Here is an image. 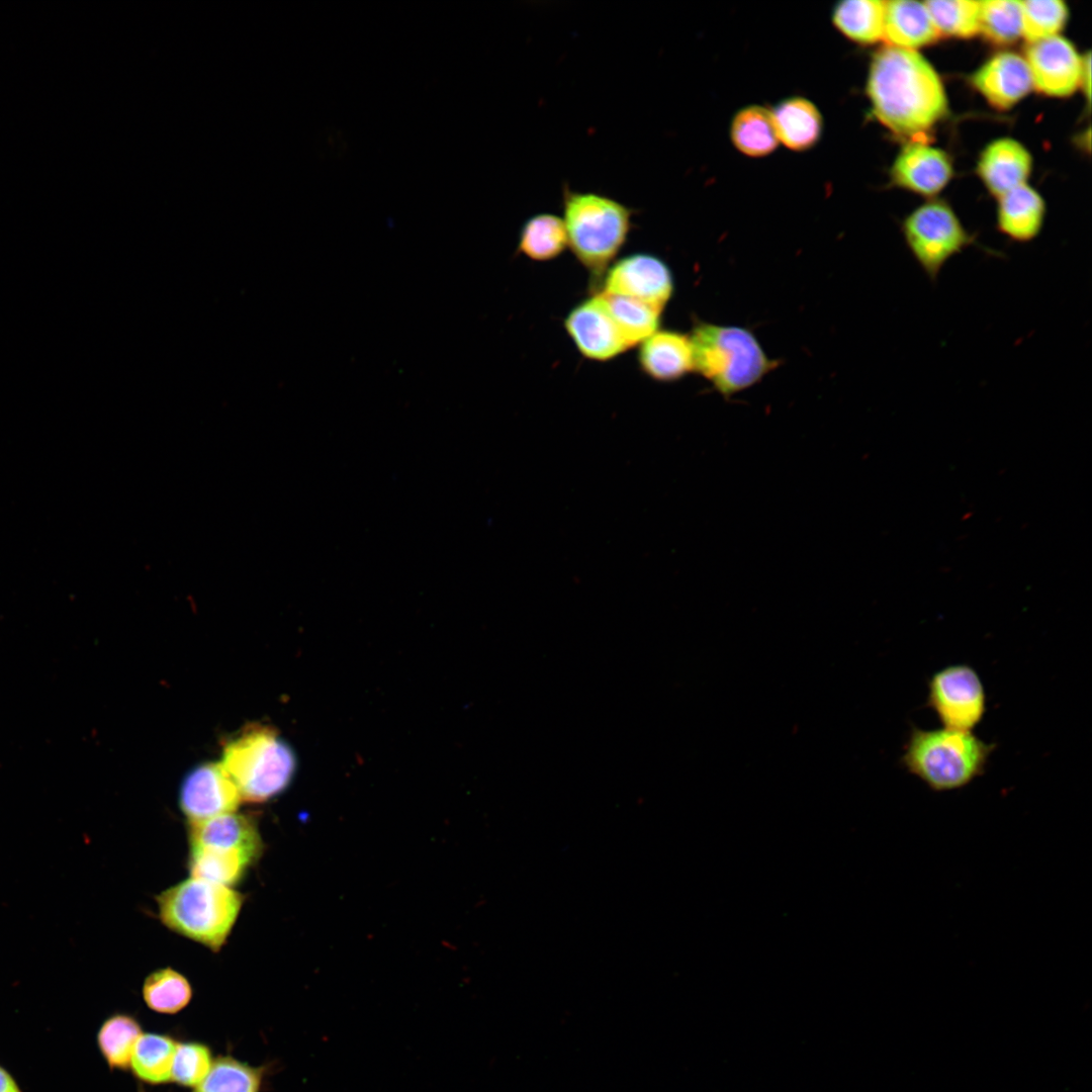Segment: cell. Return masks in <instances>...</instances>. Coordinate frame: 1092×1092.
Instances as JSON below:
<instances>
[{
  "label": "cell",
  "instance_id": "1",
  "mask_svg": "<svg viewBox=\"0 0 1092 1092\" xmlns=\"http://www.w3.org/2000/svg\"><path fill=\"white\" fill-rule=\"evenodd\" d=\"M866 93L876 119L894 134L923 140L948 112L944 87L917 51L885 46L870 63Z\"/></svg>",
  "mask_w": 1092,
  "mask_h": 1092
},
{
  "label": "cell",
  "instance_id": "2",
  "mask_svg": "<svg viewBox=\"0 0 1092 1092\" xmlns=\"http://www.w3.org/2000/svg\"><path fill=\"white\" fill-rule=\"evenodd\" d=\"M995 747L971 731L913 726L900 762L930 790L949 792L965 788L984 775Z\"/></svg>",
  "mask_w": 1092,
  "mask_h": 1092
},
{
  "label": "cell",
  "instance_id": "3",
  "mask_svg": "<svg viewBox=\"0 0 1092 1092\" xmlns=\"http://www.w3.org/2000/svg\"><path fill=\"white\" fill-rule=\"evenodd\" d=\"M689 337L694 371L726 398L753 386L779 364L746 328L697 322Z\"/></svg>",
  "mask_w": 1092,
  "mask_h": 1092
},
{
  "label": "cell",
  "instance_id": "4",
  "mask_svg": "<svg viewBox=\"0 0 1092 1092\" xmlns=\"http://www.w3.org/2000/svg\"><path fill=\"white\" fill-rule=\"evenodd\" d=\"M156 902L167 928L217 952L235 926L244 896L231 887L191 877L161 892Z\"/></svg>",
  "mask_w": 1092,
  "mask_h": 1092
},
{
  "label": "cell",
  "instance_id": "5",
  "mask_svg": "<svg viewBox=\"0 0 1092 1092\" xmlns=\"http://www.w3.org/2000/svg\"><path fill=\"white\" fill-rule=\"evenodd\" d=\"M563 222L573 255L595 277H601L622 249L631 229L632 211L616 199L563 187Z\"/></svg>",
  "mask_w": 1092,
  "mask_h": 1092
},
{
  "label": "cell",
  "instance_id": "6",
  "mask_svg": "<svg viewBox=\"0 0 1092 1092\" xmlns=\"http://www.w3.org/2000/svg\"><path fill=\"white\" fill-rule=\"evenodd\" d=\"M220 764L235 783L242 800L263 803L289 785L295 757L278 732L265 725H250L226 741Z\"/></svg>",
  "mask_w": 1092,
  "mask_h": 1092
},
{
  "label": "cell",
  "instance_id": "7",
  "mask_svg": "<svg viewBox=\"0 0 1092 1092\" xmlns=\"http://www.w3.org/2000/svg\"><path fill=\"white\" fill-rule=\"evenodd\" d=\"M901 232L909 253L933 283L949 260L972 246L998 255L978 244L976 236L942 200L928 201L908 213L902 220Z\"/></svg>",
  "mask_w": 1092,
  "mask_h": 1092
},
{
  "label": "cell",
  "instance_id": "8",
  "mask_svg": "<svg viewBox=\"0 0 1092 1092\" xmlns=\"http://www.w3.org/2000/svg\"><path fill=\"white\" fill-rule=\"evenodd\" d=\"M926 705L944 728L971 731L987 711V695L977 670L966 663L950 664L932 673Z\"/></svg>",
  "mask_w": 1092,
  "mask_h": 1092
},
{
  "label": "cell",
  "instance_id": "9",
  "mask_svg": "<svg viewBox=\"0 0 1092 1092\" xmlns=\"http://www.w3.org/2000/svg\"><path fill=\"white\" fill-rule=\"evenodd\" d=\"M601 292L642 301L660 311L672 297L671 270L660 258L646 253L626 256L605 272Z\"/></svg>",
  "mask_w": 1092,
  "mask_h": 1092
},
{
  "label": "cell",
  "instance_id": "10",
  "mask_svg": "<svg viewBox=\"0 0 1092 1092\" xmlns=\"http://www.w3.org/2000/svg\"><path fill=\"white\" fill-rule=\"evenodd\" d=\"M1024 59L1033 87L1044 95L1067 97L1081 86L1083 58L1065 37L1028 43Z\"/></svg>",
  "mask_w": 1092,
  "mask_h": 1092
},
{
  "label": "cell",
  "instance_id": "11",
  "mask_svg": "<svg viewBox=\"0 0 1092 1092\" xmlns=\"http://www.w3.org/2000/svg\"><path fill=\"white\" fill-rule=\"evenodd\" d=\"M241 795L220 762H204L190 770L179 791V806L188 822L237 812Z\"/></svg>",
  "mask_w": 1092,
  "mask_h": 1092
},
{
  "label": "cell",
  "instance_id": "12",
  "mask_svg": "<svg viewBox=\"0 0 1092 1092\" xmlns=\"http://www.w3.org/2000/svg\"><path fill=\"white\" fill-rule=\"evenodd\" d=\"M564 327L577 350L588 359L608 361L629 349L600 293L576 304L567 313Z\"/></svg>",
  "mask_w": 1092,
  "mask_h": 1092
},
{
  "label": "cell",
  "instance_id": "13",
  "mask_svg": "<svg viewBox=\"0 0 1092 1092\" xmlns=\"http://www.w3.org/2000/svg\"><path fill=\"white\" fill-rule=\"evenodd\" d=\"M952 171L951 160L944 151L924 140H913L899 152L890 174L898 187L932 196L946 186Z\"/></svg>",
  "mask_w": 1092,
  "mask_h": 1092
},
{
  "label": "cell",
  "instance_id": "14",
  "mask_svg": "<svg viewBox=\"0 0 1092 1092\" xmlns=\"http://www.w3.org/2000/svg\"><path fill=\"white\" fill-rule=\"evenodd\" d=\"M973 86L995 108L1009 109L1032 89V78L1025 59L1002 52L989 59L971 77Z\"/></svg>",
  "mask_w": 1092,
  "mask_h": 1092
},
{
  "label": "cell",
  "instance_id": "15",
  "mask_svg": "<svg viewBox=\"0 0 1092 1092\" xmlns=\"http://www.w3.org/2000/svg\"><path fill=\"white\" fill-rule=\"evenodd\" d=\"M1032 158L1018 141L1003 138L989 144L981 153L977 171L989 192L997 198L1026 184Z\"/></svg>",
  "mask_w": 1092,
  "mask_h": 1092
},
{
  "label": "cell",
  "instance_id": "16",
  "mask_svg": "<svg viewBox=\"0 0 1092 1092\" xmlns=\"http://www.w3.org/2000/svg\"><path fill=\"white\" fill-rule=\"evenodd\" d=\"M188 841L189 846L242 850L257 857H260L264 850L256 820L250 815L237 812L188 822Z\"/></svg>",
  "mask_w": 1092,
  "mask_h": 1092
},
{
  "label": "cell",
  "instance_id": "17",
  "mask_svg": "<svg viewBox=\"0 0 1092 1092\" xmlns=\"http://www.w3.org/2000/svg\"><path fill=\"white\" fill-rule=\"evenodd\" d=\"M640 369L661 382L676 381L694 371L693 350L689 335L656 331L642 343L638 352Z\"/></svg>",
  "mask_w": 1092,
  "mask_h": 1092
},
{
  "label": "cell",
  "instance_id": "18",
  "mask_svg": "<svg viewBox=\"0 0 1092 1092\" xmlns=\"http://www.w3.org/2000/svg\"><path fill=\"white\" fill-rule=\"evenodd\" d=\"M1045 202L1027 184L1020 185L998 197L997 229L1011 242L1026 244L1040 234Z\"/></svg>",
  "mask_w": 1092,
  "mask_h": 1092
},
{
  "label": "cell",
  "instance_id": "19",
  "mask_svg": "<svg viewBox=\"0 0 1092 1092\" xmlns=\"http://www.w3.org/2000/svg\"><path fill=\"white\" fill-rule=\"evenodd\" d=\"M938 37L924 2L886 1L883 38L889 46L916 51Z\"/></svg>",
  "mask_w": 1092,
  "mask_h": 1092
},
{
  "label": "cell",
  "instance_id": "20",
  "mask_svg": "<svg viewBox=\"0 0 1092 1092\" xmlns=\"http://www.w3.org/2000/svg\"><path fill=\"white\" fill-rule=\"evenodd\" d=\"M779 142L792 151L810 150L819 142L823 118L807 98L794 96L780 101L771 110Z\"/></svg>",
  "mask_w": 1092,
  "mask_h": 1092
},
{
  "label": "cell",
  "instance_id": "21",
  "mask_svg": "<svg viewBox=\"0 0 1092 1092\" xmlns=\"http://www.w3.org/2000/svg\"><path fill=\"white\" fill-rule=\"evenodd\" d=\"M258 859L242 850L189 846L187 864L192 878L233 888Z\"/></svg>",
  "mask_w": 1092,
  "mask_h": 1092
},
{
  "label": "cell",
  "instance_id": "22",
  "mask_svg": "<svg viewBox=\"0 0 1092 1092\" xmlns=\"http://www.w3.org/2000/svg\"><path fill=\"white\" fill-rule=\"evenodd\" d=\"M730 140L737 151L751 158L775 152L780 142L770 110L760 105L738 110L731 120Z\"/></svg>",
  "mask_w": 1092,
  "mask_h": 1092
},
{
  "label": "cell",
  "instance_id": "23",
  "mask_svg": "<svg viewBox=\"0 0 1092 1092\" xmlns=\"http://www.w3.org/2000/svg\"><path fill=\"white\" fill-rule=\"evenodd\" d=\"M886 1L846 0L832 11L834 26L848 39L872 44L883 38Z\"/></svg>",
  "mask_w": 1092,
  "mask_h": 1092
},
{
  "label": "cell",
  "instance_id": "24",
  "mask_svg": "<svg viewBox=\"0 0 1092 1092\" xmlns=\"http://www.w3.org/2000/svg\"><path fill=\"white\" fill-rule=\"evenodd\" d=\"M568 246L563 219L552 213L529 217L520 231L518 251L534 261H549Z\"/></svg>",
  "mask_w": 1092,
  "mask_h": 1092
},
{
  "label": "cell",
  "instance_id": "25",
  "mask_svg": "<svg viewBox=\"0 0 1092 1092\" xmlns=\"http://www.w3.org/2000/svg\"><path fill=\"white\" fill-rule=\"evenodd\" d=\"M629 348L658 331L662 311L636 299L599 292Z\"/></svg>",
  "mask_w": 1092,
  "mask_h": 1092
},
{
  "label": "cell",
  "instance_id": "26",
  "mask_svg": "<svg viewBox=\"0 0 1092 1092\" xmlns=\"http://www.w3.org/2000/svg\"><path fill=\"white\" fill-rule=\"evenodd\" d=\"M176 1048V1042L169 1036L157 1033L142 1034L131 1054V1070L145 1082L166 1083L171 1079Z\"/></svg>",
  "mask_w": 1092,
  "mask_h": 1092
},
{
  "label": "cell",
  "instance_id": "27",
  "mask_svg": "<svg viewBox=\"0 0 1092 1092\" xmlns=\"http://www.w3.org/2000/svg\"><path fill=\"white\" fill-rule=\"evenodd\" d=\"M143 997L152 1010L173 1014L190 1002L192 988L185 976L167 967L152 972L146 978Z\"/></svg>",
  "mask_w": 1092,
  "mask_h": 1092
},
{
  "label": "cell",
  "instance_id": "28",
  "mask_svg": "<svg viewBox=\"0 0 1092 1092\" xmlns=\"http://www.w3.org/2000/svg\"><path fill=\"white\" fill-rule=\"evenodd\" d=\"M141 1035V1025L130 1015L118 1013L108 1017L97 1034L98 1048L108 1066L112 1069H127Z\"/></svg>",
  "mask_w": 1092,
  "mask_h": 1092
},
{
  "label": "cell",
  "instance_id": "29",
  "mask_svg": "<svg viewBox=\"0 0 1092 1092\" xmlns=\"http://www.w3.org/2000/svg\"><path fill=\"white\" fill-rule=\"evenodd\" d=\"M979 33L989 41L1006 46L1022 36V13L1020 1H980Z\"/></svg>",
  "mask_w": 1092,
  "mask_h": 1092
},
{
  "label": "cell",
  "instance_id": "30",
  "mask_svg": "<svg viewBox=\"0 0 1092 1092\" xmlns=\"http://www.w3.org/2000/svg\"><path fill=\"white\" fill-rule=\"evenodd\" d=\"M924 5L939 36L969 38L979 33L980 1L928 0Z\"/></svg>",
  "mask_w": 1092,
  "mask_h": 1092
},
{
  "label": "cell",
  "instance_id": "31",
  "mask_svg": "<svg viewBox=\"0 0 1092 1092\" xmlns=\"http://www.w3.org/2000/svg\"><path fill=\"white\" fill-rule=\"evenodd\" d=\"M1022 13V36L1030 42L1059 35L1064 28L1069 10L1061 0L1020 1Z\"/></svg>",
  "mask_w": 1092,
  "mask_h": 1092
},
{
  "label": "cell",
  "instance_id": "32",
  "mask_svg": "<svg viewBox=\"0 0 1092 1092\" xmlns=\"http://www.w3.org/2000/svg\"><path fill=\"white\" fill-rule=\"evenodd\" d=\"M262 1073L233 1058L217 1059L195 1092H258Z\"/></svg>",
  "mask_w": 1092,
  "mask_h": 1092
},
{
  "label": "cell",
  "instance_id": "33",
  "mask_svg": "<svg viewBox=\"0 0 1092 1092\" xmlns=\"http://www.w3.org/2000/svg\"><path fill=\"white\" fill-rule=\"evenodd\" d=\"M209 1049L198 1042L177 1044L171 1079L186 1087H197L211 1068Z\"/></svg>",
  "mask_w": 1092,
  "mask_h": 1092
},
{
  "label": "cell",
  "instance_id": "34",
  "mask_svg": "<svg viewBox=\"0 0 1092 1092\" xmlns=\"http://www.w3.org/2000/svg\"><path fill=\"white\" fill-rule=\"evenodd\" d=\"M1090 80H1091V56L1088 53L1083 58V69L1081 76V87L1086 93V97L1090 99Z\"/></svg>",
  "mask_w": 1092,
  "mask_h": 1092
},
{
  "label": "cell",
  "instance_id": "35",
  "mask_svg": "<svg viewBox=\"0 0 1092 1092\" xmlns=\"http://www.w3.org/2000/svg\"><path fill=\"white\" fill-rule=\"evenodd\" d=\"M0 1092H20L13 1078L0 1067Z\"/></svg>",
  "mask_w": 1092,
  "mask_h": 1092
}]
</instances>
